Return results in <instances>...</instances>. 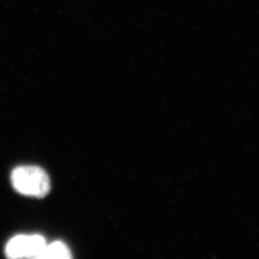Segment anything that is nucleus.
Instances as JSON below:
<instances>
[{
    "instance_id": "nucleus-1",
    "label": "nucleus",
    "mask_w": 259,
    "mask_h": 259,
    "mask_svg": "<svg viewBox=\"0 0 259 259\" xmlns=\"http://www.w3.org/2000/svg\"><path fill=\"white\" fill-rule=\"evenodd\" d=\"M11 183L16 192L23 196L45 198L51 190L49 175L44 168L35 165H23L14 168Z\"/></svg>"
},
{
    "instance_id": "nucleus-2",
    "label": "nucleus",
    "mask_w": 259,
    "mask_h": 259,
    "mask_svg": "<svg viewBox=\"0 0 259 259\" xmlns=\"http://www.w3.org/2000/svg\"><path fill=\"white\" fill-rule=\"evenodd\" d=\"M47 245L46 239L40 234H20L7 243L5 253L8 258H38Z\"/></svg>"
},
{
    "instance_id": "nucleus-3",
    "label": "nucleus",
    "mask_w": 259,
    "mask_h": 259,
    "mask_svg": "<svg viewBox=\"0 0 259 259\" xmlns=\"http://www.w3.org/2000/svg\"><path fill=\"white\" fill-rule=\"evenodd\" d=\"M39 259H70L71 254L69 247L64 242L55 241L47 244L38 257Z\"/></svg>"
}]
</instances>
